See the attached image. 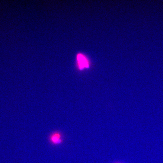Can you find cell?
<instances>
[{
	"mask_svg": "<svg viewBox=\"0 0 163 163\" xmlns=\"http://www.w3.org/2000/svg\"><path fill=\"white\" fill-rule=\"evenodd\" d=\"M77 65L78 69L82 70L88 69L90 66L89 61L86 57L82 53H78L77 56Z\"/></svg>",
	"mask_w": 163,
	"mask_h": 163,
	"instance_id": "obj_1",
	"label": "cell"
},
{
	"mask_svg": "<svg viewBox=\"0 0 163 163\" xmlns=\"http://www.w3.org/2000/svg\"><path fill=\"white\" fill-rule=\"evenodd\" d=\"M49 140L53 145H57L61 144L63 141L61 133L58 131L54 132L50 135Z\"/></svg>",
	"mask_w": 163,
	"mask_h": 163,
	"instance_id": "obj_2",
	"label": "cell"
}]
</instances>
